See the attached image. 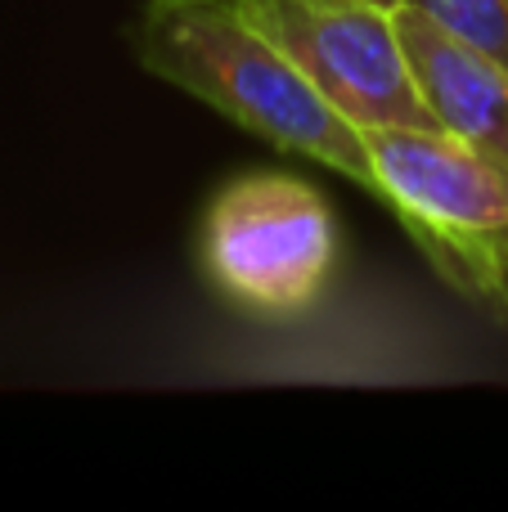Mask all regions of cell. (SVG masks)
<instances>
[{
    "label": "cell",
    "mask_w": 508,
    "mask_h": 512,
    "mask_svg": "<svg viewBox=\"0 0 508 512\" xmlns=\"http://www.w3.org/2000/svg\"><path fill=\"white\" fill-rule=\"evenodd\" d=\"M374 5H383V9H396V5H401V0H374Z\"/></svg>",
    "instance_id": "6"
},
{
    "label": "cell",
    "mask_w": 508,
    "mask_h": 512,
    "mask_svg": "<svg viewBox=\"0 0 508 512\" xmlns=\"http://www.w3.org/2000/svg\"><path fill=\"white\" fill-rule=\"evenodd\" d=\"M239 5L356 126H437L405 59L396 9H383L374 0H239Z\"/></svg>",
    "instance_id": "4"
},
{
    "label": "cell",
    "mask_w": 508,
    "mask_h": 512,
    "mask_svg": "<svg viewBox=\"0 0 508 512\" xmlns=\"http://www.w3.org/2000/svg\"><path fill=\"white\" fill-rule=\"evenodd\" d=\"M135 54L153 77L203 99L243 131L378 194L365 131L329 104L239 0H144Z\"/></svg>",
    "instance_id": "1"
},
{
    "label": "cell",
    "mask_w": 508,
    "mask_h": 512,
    "mask_svg": "<svg viewBox=\"0 0 508 512\" xmlns=\"http://www.w3.org/2000/svg\"><path fill=\"white\" fill-rule=\"evenodd\" d=\"M405 59L437 126L508 162V68L414 5H396Z\"/></svg>",
    "instance_id": "5"
},
{
    "label": "cell",
    "mask_w": 508,
    "mask_h": 512,
    "mask_svg": "<svg viewBox=\"0 0 508 512\" xmlns=\"http://www.w3.org/2000/svg\"><path fill=\"white\" fill-rule=\"evenodd\" d=\"M338 225L311 185L257 171L216 194L203 221L207 279L248 315H297L324 297Z\"/></svg>",
    "instance_id": "3"
},
{
    "label": "cell",
    "mask_w": 508,
    "mask_h": 512,
    "mask_svg": "<svg viewBox=\"0 0 508 512\" xmlns=\"http://www.w3.org/2000/svg\"><path fill=\"white\" fill-rule=\"evenodd\" d=\"M378 198L459 292L508 310V162L437 126H360Z\"/></svg>",
    "instance_id": "2"
}]
</instances>
